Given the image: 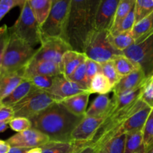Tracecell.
<instances>
[{
	"label": "cell",
	"mask_w": 153,
	"mask_h": 153,
	"mask_svg": "<svg viewBox=\"0 0 153 153\" xmlns=\"http://www.w3.org/2000/svg\"><path fill=\"white\" fill-rule=\"evenodd\" d=\"M88 57L83 52H79L75 50H69L63 55L61 64L60 65L61 75L68 79L75 70L82 63L85 62Z\"/></svg>",
	"instance_id": "e0dca14e"
},
{
	"label": "cell",
	"mask_w": 153,
	"mask_h": 153,
	"mask_svg": "<svg viewBox=\"0 0 153 153\" xmlns=\"http://www.w3.org/2000/svg\"><path fill=\"white\" fill-rule=\"evenodd\" d=\"M135 24V12H134V7L132 10L128 13V14L123 19V20L121 22L118 28L114 31L113 33H111L113 35L120 34V33L125 32V31H131Z\"/></svg>",
	"instance_id": "d590c367"
},
{
	"label": "cell",
	"mask_w": 153,
	"mask_h": 153,
	"mask_svg": "<svg viewBox=\"0 0 153 153\" xmlns=\"http://www.w3.org/2000/svg\"><path fill=\"white\" fill-rule=\"evenodd\" d=\"M31 149L22 147H16V146H10V149L7 153H28Z\"/></svg>",
	"instance_id": "ee69618b"
},
{
	"label": "cell",
	"mask_w": 153,
	"mask_h": 153,
	"mask_svg": "<svg viewBox=\"0 0 153 153\" xmlns=\"http://www.w3.org/2000/svg\"><path fill=\"white\" fill-rule=\"evenodd\" d=\"M58 1V0H52V3L54 4V3H55L56 1Z\"/></svg>",
	"instance_id": "816d5d0a"
},
{
	"label": "cell",
	"mask_w": 153,
	"mask_h": 153,
	"mask_svg": "<svg viewBox=\"0 0 153 153\" xmlns=\"http://www.w3.org/2000/svg\"><path fill=\"white\" fill-rule=\"evenodd\" d=\"M112 99L108 94H100L93 101L89 108L87 109L85 117H108L111 107Z\"/></svg>",
	"instance_id": "7402d4cb"
},
{
	"label": "cell",
	"mask_w": 153,
	"mask_h": 153,
	"mask_svg": "<svg viewBox=\"0 0 153 153\" xmlns=\"http://www.w3.org/2000/svg\"><path fill=\"white\" fill-rule=\"evenodd\" d=\"M35 90L37 89L33 86L31 82L25 79L10 95L1 100L0 103L2 105L13 107Z\"/></svg>",
	"instance_id": "603a6c76"
},
{
	"label": "cell",
	"mask_w": 153,
	"mask_h": 153,
	"mask_svg": "<svg viewBox=\"0 0 153 153\" xmlns=\"http://www.w3.org/2000/svg\"><path fill=\"white\" fill-rule=\"evenodd\" d=\"M152 109L149 105H145L134 114L131 115L123 126L122 128L124 132L128 134L143 131Z\"/></svg>",
	"instance_id": "ac0fdd59"
},
{
	"label": "cell",
	"mask_w": 153,
	"mask_h": 153,
	"mask_svg": "<svg viewBox=\"0 0 153 153\" xmlns=\"http://www.w3.org/2000/svg\"><path fill=\"white\" fill-rule=\"evenodd\" d=\"M22 70L13 73H0V102L10 95L25 79Z\"/></svg>",
	"instance_id": "d6986e66"
},
{
	"label": "cell",
	"mask_w": 153,
	"mask_h": 153,
	"mask_svg": "<svg viewBox=\"0 0 153 153\" xmlns=\"http://www.w3.org/2000/svg\"><path fill=\"white\" fill-rule=\"evenodd\" d=\"M96 153H109L108 149L106 145H103V146H100L95 147Z\"/></svg>",
	"instance_id": "7dc6e473"
},
{
	"label": "cell",
	"mask_w": 153,
	"mask_h": 153,
	"mask_svg": "<svg viewBox=\"0 0 153 153\" xmlns=\"http://www.w3.org/2000/svg\"><path fill=\"white\" fill-rule=\"evenodd\" d=\"M135 3L136 0H120L113 26H112L111 30L109 32L113 33L118 28V26L121 23V22L123 20L124 18L128 14V13L135 6Z\"/></svg>",
	"instance_id": "f546056e"
},
{
	"label": "cell",
	"mask_w": 153,
	"mask_h": 153,
	"mask_svg": "<svg viewBox=\"0 0 153 153\" xmlns=\"http://www.w3.org/2000/svg\"><path fill=\"white\" fill-rule=\"evenodd\" d=\"M14 117V111L13 108L2 105L0 103V121L9 123Z\"/></svg>",
	"instance_id": "7bdbcfd3"
},
{
	"label": "cell",
	"mask_w": 153,
	"mask_h": 153,
	"mask_svg": "<svg viewBox=\"0 0 153 153\" xmlns=\"http://www.w3.org/2000/svg\"><path fill=\"white\" fill-rule=\"evenodd\" d=\"M79 153H96V149L94 146L88 145L82 149Z\"/></svg>",
	"instance_id": "bcb514c9"
},
{
	"label": "cell",
	"mask_w": 153,
	"mask_h": 153,
	"mask_svg": "<svg viewBox=\"0 0 153 153\" xmlns=\"http://www.w3.org/2000/svg\"><path fill=\"white\" fill-rule=\"evenodd\" d=\"M37 49L10 32V38L1 61L0 73L22 71L35 55Z\"/></svg>",
	"instance_id": "3957f363"
},
{
	"label": "cell",
	"mask_w": 153,
	"mask_h": 153,
	"mask_svg": "<svg viewBox=\"0 0 153 153\" xmlns=\"http://www.w3.org/2000/svg\"><path fill=\"white\" fill-rule=\"evenodd\" d=\"M83 118L72 114L60 102H55L31 121L33 128L47 135L52 141L70 142L73 130Z\"/></svg>",
	"instance_id": "7a4b0ae2"
},
{
	"label": "cell",
	"mask_w": 153,
	"mask_h": 153,
	"mask_svg": "<svg viewBox=\"0 0 153 153\" xmlns=\"http://www.w3.org/2000/svg\"><path fill=\"white\" fill-rule=\"evenodd\" d=\"M135 43H139L153 34V12L146 17L136 22L131 30Z\"/></svg>",
	"instance_id": "cb8c5ba5"
},
{
	"label": "cell",
	"mask_w": 153,
	"mask_h": 153,
	"mask_svg": "<svg viewBox=\"0 0 153 153\" xmlns=\"http://www.w3.org/2000/svg\"><path fill=\"white\" fill-rule=\"evenodd\" d=\"M89 92L86 91L76 82L59 75L56 77L52 88L49 93L52 94L58 102L73 96L79 95L84 93Z\"/></svg>",
	"instance_id": "5bb4252c"
},
{
	"label": "cell",
	"mask_w": 153,
	"mask_h": 153,
	"mask_svg": "<svg viewBox=\"0 0 153 153\" xmlns=\"http://www.w3.org/2000/svg\"><path fill=\"white\" fill-rule=\"evenodd\" d=\"M146 153H153V143L146 148Z\"/></svg>",
	"instance_id": "f907efd6"
},
{
	"label": "cell",
	"mask_w": 153,
	"mask_h": 153,
	"mask_svg": "<svg viewBox=\"0 0 153 153\" xmlns=\"http://www.w3.org/2000/svg\"><path fill=\"white\" fill-rule=\"evenodd\" d=\"M105 119V117H85L73 130L71 134V140L89 145Z\"/></svg>",
	"instance_id": "4fadbf2b"
},
{
	"label": "cell",
	"mask_w": 153,
	"mask_h": 153,
	"mask_svg": "<svg viewBox=\"0 0 153 153\" xmlns=\"http://www.w3.org/2000/svg\"><path fill=\"white\" fill-rule=\"evenodd\" d=\"M39 25H42L49 16L52 7V0H28Z\"/></svg>",
	"instance_id": "d4e9b609"
},
{
	"label": "cell",
	"mask_w": 153,
	"mask_h": 153,
	"mask_svg": "<svg viewBox=\"0 0 153 153\" xmlns=\"http://www.w3.org/2000/svg\"><path fill=\"white\" fill-rule=\"evenodd\" d=\"M100 0H71L66 28V41L73 50L84 53L85 40L94 29Z\"/></svg>",
	"instance_id": "6da1fadb"
},
{
	"label": "cell",
	"mask_w": 153,
	"mask_h": 153,
	"mask_svg": "<svg viewBox=\"0 0 153 153\" xmlns=\"http://www.w3.org/2000/svg\"><path fill=\"white\" fill-rule=\"evenodd\" d=\"M69 50L73 49L64 39L58 37L43 38L33 59L52 61L60 67L63 55Z\"/></svg>",
	"instance_id": "30bf717a"
},
{
	"label": "cell",
	"mask_w": 153,
	"mask_h": 153,
	"mask_svg": "<svg viewBox=\"0 0 153 153\" xmlns=\"http://www.w3.org/2000/svg\"><path fill=\"white\" fill-rule=\"evenodd\" d=\"M145 105L146 103L140 99L136 102L105 117L89 145L97 147L106 144L122 128L127 120Z\"/></svg>",
	"instance_id": "277c9868"
},
{
	"label": "cell",
	"mask_w": 153,
	"mask_h": 153,
	"mask_svg": "<svg viewBox=\"0 0 153 153\" xmlns=\"http://www.w3.org/2000/svg\"><path fill=\"white\" fill-rule=\"evenodd\" d=\"M26 0H0V21L15 7L22 8Z\"/></svg>",
	"instance_id": "f35d334b"
},
{
	"label": "cell",
	"mask_w": 153,
	"mask_h": 153,
	"mask_svg": "<svg viewBox=\"0 0 153 153\" xmlns=\"http://www.w3.org/2000/svg\"><path fill=\"white\" fill-rule=\"evenodd\" d=\"M57 76H51L39 75V76H31V77L28 78L27 79L31 82L33 86L37 90L49 92V90L53 86Z\"/></svg>",
	"instance_id": "1f68e13d"
},
{
	"label": "cell",
	"mask_w": 153,
	"mask_h": 153,
	"mask_svg": "<svg viewBox=\"0 0 153 153\" xmlns=\"http://www.w3.org/2000/svg\"><path fill=\"white\" fill-rule=\"evenodd\" d=\"M135 23L153 12V0H136L134 6Z\"/></svg>",
	"instance_id": "d6a6232c"
},
{
	"label": "cell",
	"mask_w": 153,
	"mask_h": 153,
	"mask_svg": "<svg viewBox=\"0 0 153 153\" xmlns=\"http://www.w3.org/2000/svg\"><path fill=\"white\" fill-rule=\"evenodd\" d=\"M123 54L138 64L146 77H149L153 71V34L143 41L131 45Z\"/></svg>",
	"instance_id": "9c48e42d"
},
{
	"label": "cell",
	"mask_w": 153,
	"mask_h": 153,
	"mask_svg": "<svg viewBox=\"0 0 153 153\" xmlns=\"http://www.w3.org/2000/svg\"><path fill=\"white\" fill-rule=\"evenodd\" d=\"M70 1L71 0H58L52 4L47 19L40 25L42 39L47 37L64 39Z\"/></svg>",
	"instance_id": "52a82bcc"
},
{
	"label": "cell",
	"mask_w": 153,
	"mask_h": 153,
	"mask_svg": "<svg viewBox=\"0 0 153 153\" xmlns=\"http://www.w3.org/2000/svg\"><path fill=\"white\" fill-rule=\"evenodd\" d=\"M68 79L76 82L78 85H80L82 88L88 91L89 82H88V78H87L86 61L79 65L78 68L75 70L74 73L68 78Z\"/></svg>",
	"instance_id": "836d02e7"
},
{
	"label": "cell",
	"mask_w": 153,
	"mask_h": 153,
	"mask_svg": "<svg viewBox=\"0 0 153 153\" xmlns=\"http://www.w3.org/2000/svg\"><path fill=\"white\" fill-rule=\"evenodd\" d=\"M143 138L146 148L153 143V108L143 129Z\"/></svg>",
	"instance_id": "ab89813d"
},
{
	"label": "cell",
	"mask_w": 153,
	"mask_h": 153,
	"mask_svg": "<svg viewBox=\"0 0 153 153\" xmlns=\"http://www.w3.org/2000/svg\"><path fill=\"white\" fill-rule=\"evenodd\" d=\"M87 143L76 141L61 142L50 140L43 146H40L42 153H79Z\"/></svg>",
	"instance_id": "ffe728a7"
},
{
	"label": "cell",
	"mask_w": 153,
	"mask_h": 153,
	"mask_svg": "<svg viewBox=\"0 0 153 153\" xmlns=\"http://www.w3.org/2000/svg\"><path fill=\"white\" fill-rule=\"evenodd\" d=\"M117 72L121 78L141 69L140 66L124 55H117L112 60Z\"/></svg>",
	"instance_id": "484cf974"
},
{
	"label": "cell",
	"mask_w": 153,
	"mask_h": 153,
	"mask_svg": "<svg viewBox=\"0 0 153 153\" xmlns=\"http://www.w3.org/2000/svg\"><path fill=\"white\" fill-rule=\"evenodd\" d=\"M113 91L110 81L102 73L96 75L90 83L88 91L91 94H108Z\"/></svg>",
	"instance_id": "f1b7e54d"
},
{
	"label": "cell",
	"mask_w": 153,
	"mask_h": 153,
	"mask_svg": "<svg viewBox=\"0 0 153 153\" xmlns=\"http://www.w3.org/2000/svg\"><path fill=\"white\" fill-rule=\"evenodd\" d=\"M55 102H58L49 92L35 90L12 108L15 117L31 120Z\"/></svg>",
	"instance_id": "ba28073f"
},
{
	"label": "cell",
	"mask_w": 153,
	"mask_h": 153,
	"mask_svg": "<svg viewBox=\"0 0 153 153\" xmlns=\"http://www.w3.org/2000/svg\"><path fill=\"white\" fill-rule=\"evenodd\" d=\"M9 38H10L9 28L6 25H3L2 26L0 27V70H1V61H2Z\"/></svg>",
	"instance_id": "60d3db41"
},
{
	"label": "cell",
	"mask_w": 153,
	"mask_h": 153,
	"mask_svg": "<svg viewBox=\"0 0 153 153\" xmlns=\"http://www.w3.org/2000/svg\"><path fill=\"white\" fill-rule=\"evenodd\" d=\"M6 141L10 146L33 149L43 146L50 141V139L39 130L31 128L16 133Z\"/></svg>",
	"instance_id": "8fae6325"
},
{
	"label": "cell",
	"mask_w": 153,
	"mask_h": 153,
	"mask_svg": "<svg viewBox=\"0 0 153 153\" xmlns=\"http://www.w3.org/2000/svg\"><path fill=\"white\" fill-rule=\"evenodd\" d=\"M13 33L32 47L35 48L42 41L40 25L37 22L28 0L21 8L20 14L13 26L9 28Z\"/></svg>",
	"instance_id": "5b68a950"
},
{
	"label": "cell",
	"mask_w": 153,
	"mask_h": 153,
	"mask_svg": "<svg viewBox=\"0 0 153 153\" xmlns=\"http://www.w3.org/2000/svg\"><path fill=\"white\" fill-rule=\"evenodd\" d=\"M28 153H42L41 147H36L31 149L28 151Z\"/></svg>",
	"instance_id": "681fc988"
},
{
	"label": "cell",
	"mask_w": 153,
	"mask_h": 153,
	"mask_svg": "<svg viewBox=\"0 0 153 153\" xmlns=\"http://www.w3.org/2000/svg\"><path fill=\"white\" fill-rule=\"evenodd\" d=\"M146 79L147 77L142 69L136 70L123 77L117 85L113 88L112 92L114 93V95L118 96L123 93L134 91L137 88H141Z\"/></svg>",
	"instance_id": "2e32d148"
},
{
	"label": "cell",
	"mask_w": 153,
	"mask_h": 153,
	"mask_svg": "<svg viewBox=\"0 0 153 153\" xmlns=\"http://www.w3.org/2000/svg\"><path fill=\"white\" fill-rule=\"evenodd\" d=\"M90 95L91 94L89 92L84 93L65 99L60 103L76 116L85 117Z\"/></svg>",
	"instance_id": "44dd1931"
},
{
	"label": "cell",
	"mask_w": 153,
	"mask_h": 153,
	"mask_svg": "<svg viewBox=\"0 0 153 153\" xmlns=\"http://www.w3.org/2000/svg\"><path fill=\"white\" fill-rule=\"evenodd\" d=\"M120 0H100L94 22V29L110 31L113 26Z\"/></svg>",
	"instance_id": "7c38bea8"
},
{
	"label": "cell",
	"mask_w": 153,
	"mask_h": 153,
	"mask_svg": "<svg viewBox=\"0 0 153 153\" xmlns=\"http://www.w3.org/2000/svg\"><path fill=\"white\" fill-rule=\"evenodd\" d=\"M108 31H98L94 29L89 33L85 40L84 53L88 58L103 64L112 61L123 52L117 50L108 40Z\"/></svg>",
	"instance_id": "8992f818"
},
{
	"label": "cell",
	"mask_w": 153,
	"mask_h": 153,
	"mask_svg": "<svg viewBox=\"0 0 153 153\" xmlns=\"http://www.w3.org/2000/svg\"><path fill=\"white\" fill-rule=\"evenodd\" d=\"M108 40L114 49L121 52H123L135 43L131 31L120 33L116 35H113L108 31Z\"/></svg>",
	"instance_id": "4316f807"
},
{
	"label": "cell",
	"mask_w": 153,
	"mask_h": 153,
	"mask_svg": "<svg viewBox=\"0 0 153 153\" xmlns=\"http://www.w3.org/2000/svg\"><path fill=\"white\" fill-rule=\"evenodd\" d=\"M9 127L13 131L21 132L32 128L31 120L22 117H15L9 122Z\"/></svg>",
	"instance_id": "74e56055"
},
{
	"label": "cell",
	"mask_w": 153,
	"mask_h": 153,
	"mask_svg": "<svg viewBox=\"0 0 153 153\" xmlns=\"http://www.w3.org/2000/svg\"><path fill=\"white\" fill-rule=\"evenodd\" d=\"M10 149V146L7 141L0 140V153H7Z\"/></svg>",
	"instance_id": "f6af8a7d"
},
{
	"label": "cell",
	"mask_w": 153,
	"mask_h": 153,
	"mask_svg": "<svg viewBox=\"0 0 153 153\" xmlns=\"http://www.w3.org/2000/svg\"><path fill=\"white\" fill-rule=\"evenodd\" d=\"M126 133L121 128L106 144L109 153H124L125 152Z\"/></svg>",
	"instance_id": "4dcf8cb0"
},
{
	"label": "cell",
	"mask_w": 153,
	"mask_h": 153,
	"mask_svg": "<svg viewBox=\"0 0 153 153\" xmlns=\"http://www.w3.org/2000/svg\"><path fill=\"white\" fill-rule=\"evenodd\" d=\"M86 70H87V78H88V82L91 83L93 78L98 73H102L101 64L94 61L93 60L88 59L86 60Z\"/></svg>",
	"instance_id": "b9f144b4"
},
{
	"label": "cell",
	"mask_w": 153,
	"mask_h": 153,
	"mask_svg": "<svg viewBox=\"0 0 153 153\" xmlns=\"http://www.w3.org/2000/svg\"><path fill=\"white\" fill-rule=\"evenodd\" d=\"M140 100L153 108V79L152 77L147 78L143 84Z\"/></svg>",
	"instance_id": "8d00e7d4"
},
{
	"label": "cell",
	"mask_w": 153,
	"mask_h": 153,
	"mask_svg": "<svg viewBox=\"0 0 153 153\" xmlns=\"http://www.w3.org/2000/svg\"><path fill=\"white\" fill-rule=\"evenodd\" d=\"M149 77H152V79H153V71H152V74H151V76H149ZM148 78H149V77H148Z\"/></svg>",
	"instance_id": "f5cc1de1"
},
{
	"label": "cell",
	"mask_w": 153,
	"mask_h": 153,
	"mask_svg": "<svg viewBox=\"0 0 153 153\" xmlns=\"http://www.w3.org/2000/svg\"><path fill=\"white\" fill-rule=\"evenodd\" d=\"M102 73L110 81L113 88L118 84L122 78L117 72L113 61H109L101 64Z\"/></svg>",
	"instance_id": "e575fe53"
},
{
	"label": "cell",
	"mask_w": 153,
	"mask_h": 153,
	"mask_svg": "<svg viewBox=\"0 0 153 153\" xmlns=\"http://www.w3.org/2000/svg\"><path fill=\"white\" fill-rule=\"evenodd\" d=\"M124 153H146V146L143 143V131L126 134Z\"/></svg>",
	"instance_id": "83f0119b"
},
{
	"label": "cell",
	"mask_w": 153,
	"mask_h": 153,
	"mask_svg": "<svg viewBox=\"0 0 153 153\" xmlns=\"http://www.w3.org/2000/svg\"><path fill=\"white\" fill-rule=\"evenodd\" d=\"M24 79H27L34 76H56L61 75L60 67L52 61L31 59L22 70Z\"/></svg>",
	"instance_id": "9a60e30c"
},
{
	"label": "cell",
	"mask_w": 153,
	"mask_h": 153,
	"mask_svg": "<svg viewBox=\"0 0 153 153\" xmlns=\"http://www.w3.org/2000/svg\"><path fill=\"white\" fill-rule=\"evenodd\" d=\"M9 126V123L1 122L0 121V132H4Z\"/></svg>",
	"instance_id": "c3c4849f"
}]
</instances>
